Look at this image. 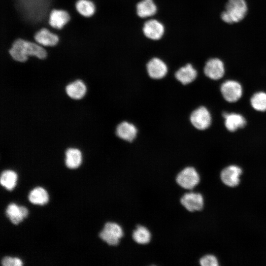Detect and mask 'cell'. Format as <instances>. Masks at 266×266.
I'll return each instance as SVG.
<instances>
[{
    "label": "cell",
    "mask_w": 266,
    "mask_h": 266,
    "mask_svg": "<svg viewBox=\"0 0 266 266\" xmlns=\"http://www.w3.org/2000/svg\"><path fill=\"white\" fill-rule=\"evenodd\" d=\"M199 263L201 266H217L219 265L217 258L211 254L202 256L200 258Z\"/></svg>",
    "instance_id": "4316f807"
},
{
    "label": "cell",
    "mask_w": 266,
    "mask_h": 266,
    "mask_svg": "<svg viewBox=\"0 0 266 266\" xmlns=\"http://www.w3.org/2000/svg\"><path fill=\"white\" fill-rule=\"evenodd\" d=\"M190 121L196 129L203 131L208 129L211 124L212 118L209 110L200 106L194 110L190 114Z\"/></svg>",
    "instance_id": "8992f818"
},
{
    "label": "cell",
    "mask_w": 266,
    "mask_h": 266,
    "mask_svg": "<svg viewBox=\"0 0 266 266\" xmlns=\"http://www.w3.org/2000/svg\"><path fill=\"white\" fill-rule=\"evenodd\" d=\"M248 12L249 6L246 0H227L220 17L225 23L233 25L242 21Z\"/></svg>",
    "instance_id": "3957f363"
},
{
    "label": "cell",
    "mask_w": 266,
    "mask_h": 266,
    "mask_svg": "<svg viewBox=\"0 0 266 266\" xmlns=\"http://www.w3.org/2000/svg\"><path fill=\"white\" fill-rule=\"evenodd\" d=\"M197 75V70L190 63H187L179 68L174 74L175 79L183 85L192 83Z\"/></svg>",
    "instance_id": "5bb4252c"
},
{
    "label": "cell",
    "mask_w": 266,
    "mask_h": 266,
    "mask_svg": "<svg viewBox=\"0 0 266 266\" xmlns=\"http://www.w3.org/2000/svg\"><path fill=\"white\" fill-rule=\"evenodd\" d=\"M200 177L196 169L192 166L182 168L176 175L175 182L182 189L193 190L200 183Z\"/></svg>",
    "instance_id": "277c9868"
},
{
    "label": "cell",
    "mask_w": 266,
    "mask_h": 266,
    "mask_svg": "<svg viewBox=\"0 0 266 266\" xmlns=\"http://www.w3.org/2000/svg\"><path fill=\"white\" fill-rule=\"evenodd\" d=\"M152 234L150 229L143 224L137 225L133 230L131 237L137 244L146 245L149 244L152 239Z\"/></svg>",
    "instance_id": "9a60e30c"
},
{
    "label": "cell",
    "mask_w": 266,
    "mask_h": 266,
    "mask_svg": "<svg viewBox=\"0 0 266 266\" xmlns=\"http://www.w3.org/2000/svg\"><path fill=\"white\" fill-rule=\"evenodd\" d=\"M125 236V231L120 224L114 222L106 223L99 233L101 240L110 246L118 245Z\"/></svg>",
    "instance_id": "5b68a950"
},
{
    "label": "cell",
    "mask_w": 266,
    "mask_h": 266,
    "mask_svg": "<svg viewBox=\"0 0 266 266\" xmlns=\"http://www.w3.org/2000/svg\"><path fill=\"white\" fill-rule=\"evenodd\" d=\"M17 179V175L15 171L11 170H4L0 175V184L7 190L11 191L15 187Z\"/></svg>",
    "instance_id": "cb8c5ba5"
},
{
    "label": "cell",
    "mask_w": 266,
    "mask_h": 266,
    "mask_svg": "<svg viewBox=\"0 0 266 266\" xmlns=\"http://www.w3.org/2000/svg\"><path fill=\"white\" fill-rule=\"evenodd\" d=\"M115 133L117 136L121 139L132 142L136 137L138 130L133 124L123 121L117 125Z\"/></svg>",
    "instance_id": "4fadbf2b"
},
{
    "label": "cell",
    "mask_w": 266,
    "mask_h": 266,
    "mask_svg": "<svg viewBox=\"0 0 266 266\" xmlns=\"http://www.w3.org/2000/svg\"><path fill=\"white\" fill-rule=\"evenodd\" d=\"M203 72L205 76L210 79H220L225 73V64L219 58H210L205 63Z\"/></svg>",
    "instance_id": "9c48e42d"
},
{
    "label": "cell",
    "mask_w": 266,
    "mask_h": 266,
    "mask_svg": "<svg viewBox=\"0 0 266 266\" xmlns=\"http://www.w3.org/2000/svg\"><path fill=\"white\" fill-rule=\"evenodd\" d=\"M146 68L148 75L153 80L164 78L168 72V67L166 63L158 57L151 58L147 63Z\"/></svg>",
    "instance_id": "30bf717a"
},
{
    "label": "cell",
    "mask_w": 266,
    "mask_h": 266,
    "mask_svg": "<svg viewBox=\"0 0 266 266\" xmlns=\"http://www.w3.org/2000/svg\"><path fill=\"white\" fill-rule=\"evenodd\" d=\"M250 103L252 107L258 111H266V93L259 92L255 93L251 98Z\"/></svg>",
    "instance_id": "484cf974"
},
{
    "label": "cell",
    "mask_w": 266,
    "mask_h": 266,
    "mask_svg": "<svg viewBox=\"0 0 266 266\" xmlns=\"http://www.w3.org/2000/svg\"><path fill=\"white\" fill-rule=\"evenodd\" d=\"M29 201L34 204L44 205L47 203L49 196L47 191L42 187H36L29 193Z\"/></svg>",
    "instance_id": "603a6c76"
},
{
    "label": "cell",
    "mask_w": 266,
    "mask_h": 266,
    "mask_svg": "<svg viewBox=\"0 0 266 266\" xmlns=\"http://www.w3.org/2000/svg\"><path fill=\"white\" fill-rule=\"evenodd\" d=\"M220 91L224 99L231 103L238 100L243 93L241 85L233 80H228L224 82L221 85Z\"/></svg>",
    "instance_id": "ba28073f"
},
{
    "label": "cell",
    "mask_w": 266,
    "mask_h": 266,
    "mask_svg": "<svg viewBox=\"0 0 266 266\" xmlns=\"http://www.w3.org/2000/svg\"><path fill=\"white\" fill-rule=\"evenodd\" d=\"M6 214L11 223L17 225L28 216V210L24 206L12 203L7 207Z\"/></svg>",
    "instance_id": "e0dca14e"
},
{
    "label": "cell",
    "mask_w": 266,
    "mask_h": 266,
    "mask_svg": "<svg viewBox=\"0 0 266 266\" xmlns=\"http://www.w3.org/2000/svg\"><path fill=\"white\" fill-rule=\"evenodd\" d=\"M1 264L3 266H21L22 261L18 258L5 257L1 260Z\"/></svg>",
    "instance_id": "83f0119b"
},
{
    "label": "cell",
    "mask_w": 266,
    "mask_h": 266,
    "mask_svg": "<svg viewBox=\"0 0 266 266\" xmlns=\"http://www.w3.org/2000/svg\"><path fill=\"white\" fill-rule=\"evenodd\" d=\"M157 6L153 0H141L136 5V13L141 18H147L155 15Z\"/></svg>",
    "instance_id": "ac0fdd59"
},
{
    "label": "cell",
    "mask_w": 266,
    "mask_h": 266,
    "mask_svg": "<svg viewBox=\"0 0 266 266\" xmlns=\"http://www.w3.org/2000/svg\"><path fill=\"white\" fill-rule=\"evenodd\" d=\"M75 7L77 11L85 17L92 16L96 10L94 3L89 0H78Z\"/></svg>",
    "instance_id": "d4e9b609"
},
{
    "label": "cell",
    "mask_w": 266,
    "mask_h": 266,
    "mask_svg": "<svg viewBox=\"0 0 266 266\" xmlns=\"http://www.w3.org/2000/svg\"><path fill=\"white\" fill-rule=\"evenodd\" d=\"M9 54L15 60L24 62L29 56H34L40 59L46 57L47 52L40 45L22 39H18L13 43Z\"/></svg>",
    "instance_id": "7a4b0ae2"
},
{
    "label": "cell",
    "mask_w": 266,
    "mask_h": 266,
    "mask_svg": "<svg viewBox=\"0 0 266 266\" xmlns=\"http://www.w3.org/2000/svg\"><path fill=\"white\" fill-rule=\"evenodd\" d=\"M86 91L85 84L80 80H75L66 87V92L68 96L74 100L82 99L86 94Z\"/></svg>",
    "instance_id": "ffe728a7"
},
{
    "label": "cell",
    "mask_w": 266,
    "mask_h": 266,
    "mask_svg": "<svg viewBox=\"0 0 266 266\" xmlns=\"http://www.w3.org/2000/svg\"><path fill=\"white\" fill-rule=\"evenodd\" d=\"M241 168L236 165H231L224 168L221 171L220 177L226 185L233 187L238 185L240 182Z\"/></svg>",
    "instance_id": "7c38bea8"
},
{
    "label": "cell",
    "mask_w": 266,
    "mask_h": 266,
    "mask_svg": "<svg viewBox=\"0 0 266 266\" xmlns=\"http://www.w3.org/2000/svg\"><path fill=\"white\" fill-rule=\"evenodd\" d=\"M223 117L225 119V126L226 129L232 132L243 128L246 124V120L244 117L239 113L224 112L223 113Z\"/></svg>",
    "instance_id": "2e32d148"
},
{
    "label": "cell",
    "mask_w": 266,
    "mask_h": 266,
    "mask_svg": "<svg viewBox=\"0 0 266 266\" xmlns=\"http://www.w3.org/2000/svg\"><path fill=\"white\" fill-rule=\"evenodd\" d=\"M69 15L66 11L54 9L50 14L49 23L53 28L61 29L69 21Z\"/></svg>",
    "instance_id": "d6986e66"
},
{
    "label": "cell",
    "mask_w": 266,
    "mask_h": 266,
    "mask_svg": "<svg viewBox=\"0 0 266 266\" xmlns=\"http://www.w3.org/2000/svg\"><path fill=\"white\" fill-rule=\"evenodd\" d=\"M20 13L27 21L36 23L45 17L51 0H14Z\"/></svg>",
    "instance_id": "6da1fadb"
},
{
    "label": "cell",
    "mask_w": 266,
    "mask_h": 266,
    "mask_svg": "<svg viewBox=\"0 0 266 266\" xmlns=\"http://www.w3.org/2000/svg\"><path fill=\"white\" fill-rule=\"evenodd\" d=\"M165 28L162 22L157 19H151L145 21L142 27L143 34L152 40L160 39L165 33Z\"/></svg>",
    "instance_id": "8fae6325"
},
{
    "label": "cell",
    "mask_w": 266,
    "mask_h": 266,
    "mask_svg": "<svg viewBox=\"0 0 266 266\" xmlns=\"http://www.w3.org/2000/svg\"><path fill=\"white\" fill-rule=\"evenodd\" d=\"M34 38L37 43L46 46H54L59 41L58 36L45 28L38 31L35 34Z\"/></svg>",
    "instance_id": "44dd1931"
},
{
    "label": "cell",
    "mask_w": 266,
    "mask_h": 266,
    "mask_svg": "<svg viewBox=\"0 0 266 266\" xmlns=\"http://www.w3.org/2000/svg\"><path fill=\"white\" fill-rule=\"evenodd\" d=\"M181 205L190 212L199 211L204 206V199L200 193L194 192H185L179 199Z\"/></svg>",
    "instance_id": "52a82bcc"
},
{
    "label": "cell",
    "mask_w": 266,
    "mask_h": 266,
    "mask_svg": "<svg viewBox=\"0 0 266 266\" xmlns=\"http://www.w3.org/2000/svg\"><path fill=\"white\" fill-rule=\"evenodd\" d=\"M65 164L69 168H77L81 165L82 160L81 151L75 148H70L67 149L65 153Z\"/></svg>",
    "instance_id": "7402d4cb"
}]
</instances>
